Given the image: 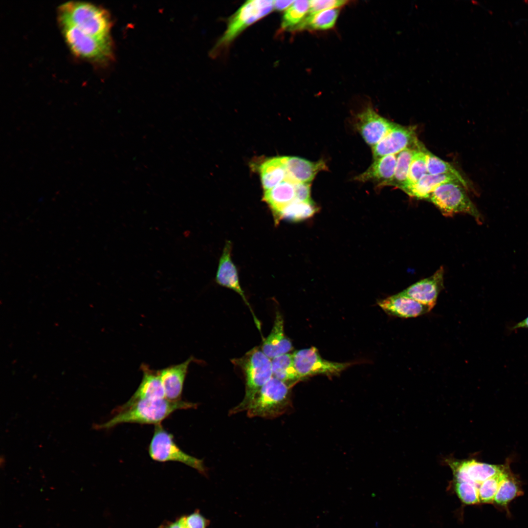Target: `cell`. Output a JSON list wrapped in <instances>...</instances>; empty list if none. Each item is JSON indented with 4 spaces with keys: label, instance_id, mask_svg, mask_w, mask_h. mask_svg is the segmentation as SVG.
Returning <instances> with one entry per match:
<instances>
[{
    "label": "cell",
    "instance_id": "6da1fadb",
    "mask_svg": "<svg viewBox=\"0 0 528 528\" xmlns=\"http://www.w3.org/2000/svg\"><path fill=\"white\" fill-rule=\"evenodd\" d=\"M197 407V404L179 400L160 399L128 400L114 412L113 417L102 423L92 425L95 430H109L117 425L132 423L141 424H159L178 410Z\"/></svg>",
    "mask_w": 528,
    "mask_h": 528
},
{
    "label": "cell",
    "instance_id": "7a4b0ae2",
    "mask_svg": "<svg viewBox=\"0 0 528 528\" xmlns=\"http://www.w3.org/2000/svg\"><path fill=\"white\" fill-rule=\"evenodd\" d=\"M58 13L60 24L73 26L98 39L110 38V16L101 7L86 2L69 1L62 4Z\"/></svg>",
    "mask_w": 528,
    "mask_h": 528
},
{
    "label": "cell",
    "instance_id": "3957f363",
    "mask_svg": "<svg viewBox=\"0 0 528 528\" xmlns=\"http://www.w3.org/2000/svg\"><path fill=\"white\" fill-rule=\"evenodd\" d=\"M243 373L245 393L242 401L233 408L231 414L245 411L261 388L272 377L271 359L260 347H255L242 357L231 360Z\"/></svg>",
    "mask_w": 528,
    "mask_h": 528
},
{
    "label": "cell",
    "instance_id": "277c9868",
    "mask_svg": "<svg viewBox=\"0 0 528 528\" xmlns=\"http://www.w3.org/2000/svg\"><path fill=\"white\" fill-rule=\"evenodd\" d=\"M290 388L272 376L246 407L247 415L251 418H272L283 415L291 405Z\"/></svg>",
    "mask_w": 528,
    "mask_h": 528
},
{
    "label": "cell",
    "instance_id": "5b68a950",
    "mask_svg": "<svg viewBox=\"0 0 528 528\" xmlns=\"http://www.w3.org/2000/svg\"><path fill=\"white\" fill-rule=\"evenodd\" d=\"M466 190L459 182H446L437 187L428 200L433 203L445 217H452L459 213L466 214L481 222V214L470 199Z\"/></svg>",
    "mask_w": 528,
    "mask_h": 528
},
{
    "label": "cell",
    "instance_id": "8992f818",
    "mask_svg": "<svg viewBox=\"0 0 528 528\" xmlns=\"http://www.w3.org/2000/svg\"><path fill=\"white\" fill-rule=\"evenodd\" d=\"M148 452L154 461L181 462L204 475L206 474L203 460L191 456L180 449L175 442L173 435L164 429L161 424L155 426Z\"/></svg>",
    "mask_w": 528,
    "mask_h": 528
},
{
    "label": "cell",
    "instance_id": "52a82bcc",
    "mask_svg": "<svg viewBox=\"0 0 528 528\" xmlns=\"http://www.w3.org/2000/svg\"><path fill=\"white\" fill-rule=\"evenodd\" d=\"M66 42L78 57L90 62L105 61L111 56L110 38L98 39L68 24H60Z\"/></svg>",
    "mask_w": 528,
    "mask_h": 528
},
{
    "label": "cell",
    "instance_id": "ba28073f",
    "mask_svg": "<svg viewBox=\"0 0 528 528\" xmlns=\"http://www.w3.org/2000/svg\"><path fill=\"white\" fill-rule=\"evenodd\" d=\"M273 0H250L243 3L230 18L226 30L217 43L215 50L228 45L244 29L269 14Z\"/></svg>",
    "mask_w": 528,
    "mask_h": 528
},
{
    "label": "cell",
    "instance_id": "9c48e42d",
    "mask_svg": "<svg viewBox=\"0 0 528 528\" xmlns=\"http://www.w3.org/2000/svg\"><path fill=\"white\" fill-rule=\"evenodd\" d=\"M293 354L294 368L300 380L316 374L334 375L350 365L322 358L314 347L296 351Z\"/></svg>",
    "mask_w": 528,
    "mask_h": 528
},
{
    "label": "cell",
    "instance_id": "30bf717a",
    "mask_svg": "<svg viewBox=\"0 0 528 528\" xmlns=\"http://www.w3.org/2000/svg\"><path fill=\"white\" fill-rule=\"evenodd\" d=\"M418 140L415 128L396 124L375 145L372 147L374 159L389 155H396L408 148H417Z\"/></svg>",
    "mask_w": 528,
    "mask_h": 528
},
{
    "label": "cell",
    "instance_id": "8fae6325",
    "mask_svg": "<svg viewBox=\"0 0 528 528\" xmlns=\"http://www.w3.org/2000/svg\"><path fill=\"white\" fill-rule=\"evenodd\" d=\"M396 124L381 116L371 107L358 113L354 121L356 130L366 143L372 147L378 143Z\"/></svg>",
    "mask_w": 528,
    "mask_h": 528
},
{
    "label": "cell",
    "instance_id": "7c38bea8",
    "mask_svg": "<svg viewBox=\"0 0 528 528\" xmlns=\"http://www.w3.org/2000/svg\"><path fill=\"white\" fill-rule=\"evenodd\" d=\"M444 269L440 266L432 275L422 279L398 293L428 306H435L438 296L443 288Z\"/></svg>",
    "mask_w": 528,
    "mask_h": 528
},
{
    "label": "cell",
    "instance_id": "4fadbf2b",
    "mask_svg": "<svg viewBox=\"0 0 528 528\" xmlns=\"http://www.w3.org/2000/svg\"><path fill=\"white\" fill-rule=\"evenodd\" d=\"M232 248V243L227 241L220 258L216 277V282L221 286L233 290L241 296L246 305L250 308L255 323L259 330H260L259 321L253 313L244 293L241 287L237 269L231 259Z\"/></svg>",
    "mask_w": 528,
    "mask_h": 528
},
{
    "label": "cell",
    "instance_id": "5bb4252c",
    "mask_svg": "<svg viewBox=\"0 0 528 528\" xmlns=\"http://www.w3.org/2000/svg\"><path fill=\"white\" fill-rule=\"evenodd\" d=\"M378 305L387 313L402 318L418 317L432 309L428 306L398 293L379 301Z\"/></svg>",
    "mask_w": 528,
    "mask_h": 528
},
{
    "label": "cell",
    "instance_id": "9a60e30c",
    "mask_svg": "<svg viewBox=\"0 0 528 528\" xmlns=\"http://www.w3.org/2000/svg\"><path fill=\"white\" fill-rule=\"evenodd\" d=\"M192 360V357H190L180 364L159 371L166 399L172 401L181 400L188 367Z\"/></svg>",
    "mask_w": 528,
    "mask_h": 528
},
{
    "label": "cell",
    "instance_id": "2e32d148",
    "mask_svg": "<svg viewBox=\"0 0 528 528\" xmlns=\"http://www.w3.org/2000/svg\"><path fill=\"white\" fill-rule=\"evenodd\" d=\"M396 158V154L374 159L367 170L354 179L363 182L372 181L379 186L390 185L395 175Z\"/></svg>",
    "mask_w": 528,
    "mask_h": 528
},
{
    "label": "cell",
    "instance_id": "e0dca14e",
    "mask_svg": "<svg viewBox=\"0 0 528 528\" xmlns=\"http://www.w3.org/2000/svg\"><path fill=\"white\" fill-rule=\"evenodd\" d=\"M286 179L294 183H310L319 172L327 169L323 160L312 162L296 156H286Z\"/></svg>",
    "mask_w": 528,
    "mask_h": 528
},
{
    "label": "cell",
    "instance_id": "ac0fdd59",
    "mask_svg": "<svg viewBox=\"0 0 528 528\" xmlns=\"http://www.w3.org/2000/svg\"><path fill=\"white\" fill-rule=\"evenodd\" d=\"M293 349L292 343L286 335L284 330V319L279 312L276 313L272 330L264 340L261 349L270 359L287 353Z\"/></svg>",
    "mask_w": 528,
    "mask_h": 528
},
{
    "label": "cell",
    "instance_id": "d6986e66",
    "mask_svg": "<svg viewBox=\"0 0 528 528\" xmlns=\"http://www.w3.org/2000/svg\"><path fill=\"white\" fill-rule=\"evenodd\" d=\"M142 368L143 372L142 381L129 400L160 399L165 398L159 371H154L145 366Z\"/></svg>",
    "mask_w": 528,
    "mask_h": 528
},
{
    "label": "cell",
    "instance_id": "ffe728a7",
    "mask_svg": "<svg viewBox=\"0 0 528 528\" xmlns=\"http://www.w3.org/2000/svg\"><path fill=\"white\" fill-rule=\"evenodd\" d=\"M286 156L273 157L260 165L259 171L264 191L274 188L286 179Z\"/></svg>",
    "mask_w": 528,
    "mask_h": 528
},
{
    "label": "cell",
    "instance_id": "44dd1931",
    "mask_svg": "<svg viewBox=\"0 0 528 528\" xmlns=\"http://www.w3.org/2000/svg\"><path fill=\"white\" fill-rule=\"evenodd\" d=\"M294 184L286 179L274 188L264 191L263 200L269 205L273 215L295 200Z\"/></svg>",
    "mask_w": 528,
    "mask_h": 528
},
{
    "label": "cell",
    "instance_id": "7402d4cb",
    "mask_svg": "<svg viewBox=\"0 0 528 528\" xmlns=\"http://www.w3.org/2000/svg\"><path fill=\"white\" fill-rule=\"evenodd\" d=\"M317 208L313 201L306 202L294 200L282 208L273 215L275 223L278 224L281 220L298 221L312 216Z\"/></svg>",
    "mask_w": 528,
    "mask_h": 528
},
{
    "label": "cell",
    "instance_id": "603a6c76",
    "mask_svg": "<svg viewBox=\"0 0 528 528\" xmlns=\"http://www.w3.org/2000/svg\"><path fill=\"white\" fill-rule=\"evenodd\" d=\"M450 181L460 183L457 178L451 175H431L428 173L418 181L408 195L418 199L428 200L437 187Z\"/></svg>",
    "mask_w": 528,
    "mask_h": 528
},
{
    "label": "cell",
    "instance_id": "cb8c5ba5",
    "mask_svg": "<svg viewBox=\"0 0 528 528\" xmlns=\"http://www.w3.org/2000/svg\"><path fill=\"white\" fill-rule=\"evenodd\" d=\"M271 364L272 376L290 387L300 380L294 368L292 354L287 353L276 357L271 359Z\"/></svg>",
    "mask_w": 528,
    "mask_h": 528
},
{
    "label": "cell",
    "instance_id": "d4e9b609",
    "mask_svg": "<svg viewBox=\"0 0 528 528\" xmlns=\"http://www.w3.org/2000/svg\"><path fill=\"white\" fill-rule=\"evenodd\" d=\"M339 13V9L322 11L311 15H307L304 20L293 31L304 29L326 30L335 25Z\"/></svg>",
    "mask_w": 528,
    "mask_h": 528
},
{
    "label": "cell",
    "instance_id": "484cf974",
    "mask_svg": "<svg viewBox=\"0 0 528 528\" xmlns=\"http://www.w3.org/2000/svg\"><path fill=\"white\" fill-rule=\"evenodd\" d=\"M426 149L420 143L416 149L409 168L408 182L405 191L407 195L427 171V155Z\"/></svg>",
    "mask_w": 528,
    "mask_h": 528
},
{
    "label": "cell",
    "instance_id": "4316f807",
    "mask_svg": "<svg viewBox=\"0 0 528 528\" xmlns=\"http://www.w3.org/2000/svg\"><path fill=\"white\" fill-rule=\"evenodd\" d=\"M418 147L407 148L398 154L395 175L390 185L395 186L405 192L407 185L410 166Z\"/></svg>",
    "mask_w": 528,
    "mask_h": 528
},
{
    "label": "cell",
    "instance_id": "83f0119b",
    "mask_svg": "<svg viewBox=\"0 0 528 528\" xmlns=\"http://www.w3.org/2000/svg\"><path fill=\"white\" fill-rule=\"evenodd\" d=\"M309 9V0H294L283 15L281 28L293 31L304 20Z\"/></svg>",
    "mask_w": 528,
    "mask_h": 528
},
{
    "label": "cell",
    "instance_id": "f1b7e54d",
    "mask_svg": "<svg viewBox=\"0 0 528 528\" xmlns=\"http://www.w3.org/2000/svg\"><path fill=\"white\" fill-rule=\"evenodd\" d=\"M466 463L470 479L479 486L486 480L504 470L501 466L480 462L474 460L466 461Z\"/></svg>",
    "mask_w": 528,
    "mask_h": 528
},
{
    "label": "cell",
    "instance_id": "f546056e",
    "mask_svg": "<svg viewBox=\"0 0 528 528\" xmlns=\"http://www.w3.org/2000/svg\"><path fill=\"white\" fill-rule=\"evenodd\" d=\"M427 155V171L431 175H449L453 176L459 180L461 184L467 190L468 184L460 172L450 163L441 159L426 149Z\"/></svg>",
    "mask_w": 528,
    "mask_h": 528
},
{
    "label": "cell",
    "instance_id": "4dcf8cb0",
    "mask_svg": "<svg viewBox=\"0 0 528 528\" xmlns=\"http://www.w3.org/2000/svg\"><path fill=\"white\" fill-rule=\"evenodd\" d=\"M507 476L504 470L482 483L478 489L480 502L493 503L500 484Z\"/></svg>",
    "mask_w": 528,
    "mask_h": 528
},
{
    "label": "cell",
    "instance_id": "1f68e13d",
    "mask_svg": "<svg viewBox=\"0 0 528 528\" xmlns=\"http://www.w3.org/2000/svg\"><path fill=\"white\" fill-rule=\"evenodd\" d=\"M521 493L516 481L507 475L500 484L493 502L500 506H506Z\"/></svg>",
    "mask_w": 528,
    "mask_h": 528
},
{
    "label": "cell",
    "instance_id": "d6a6232c",
    "mask_svg": "<svg viewBox=\"0 0 528 528\" xmlns=\"http://www.w3.org/2000/svg\"><path fill=\"white\" fill-rule=\"evenodd\" d=\"M478 487L468 482H456L455 489L458 496L466 505L480 503Z\"/></svg>",
    "mask_w": 528,
    "mask_h": 528
},
{
    "label": "cell",
    "instance_id": "836d02e7",
    "mask_svg": "<svg viewBox=\"0 0 528 528\" xmlns=\"http://www.w3.org/2000/svg\"><path fill=\"white\" fill-rule=\"evenodd\" d=\"M177 520L182 528H207L210 524V521L198 509L190 514L181 516Z\"/></svg>",
    "mask_w": 528,
    "mask_h": 528
},
{
    "label": "cell",
    "instance_id": "e575fe53",
    "mask_svg": "<svg viewBox=\"0 0 528 528\" xmlns=\"http://www.w3.org/2000/svg\"><path fill=\"white\" fill-rule=\"evenodd\" d=\"M347 0H309V9L307 15L338 8L345 5Z\"/></svg>",
    "mask_w": 528,
    "mask_h": 528
},
{
    "label": "cell",
    "instance_id": "d590c367",
    "mask_svg": "<svg viewBox=\"0 0 528 528\" xmlns=\"http://www.w3.org/2000/svg\"><path fill=\"white\" fill-rule=\"evenodd\" d=\"M448 462L453 471L456 482H468L479 487L471 481L467 474L466 461L459 462L449 460Z\"/></svg>",
    "mask_w": 528,
    "mask_h": 528
},
{
    "label": "cell",
    "instance_id": "8d00e7d4",
    "mask_svg": "<svg viewBox=\"0 0 528 528\" xmlns=\"http://www.w3.org/2000/svg\"><path fill=\"white\" fill-rule=\"evenodd\" d=\"M294 185L295 200L306 202L313 201L310 198V183H296Z\"/></svg>",
    "mask_w": 528,
    "mask_h": 528
},
{
    "label": "cell",
    "instance_id": "74e56055",
    "mask_svg": "<svg viewBox=\"0 0 528 528\" xmlns=\"http://www.w3.org/2000/svg\"><path fill=\"white\" fill-rule=\"evenodd\" d=\"M294 0H273V9L281 11L287 9Z\"/></svg>",
    "mask_w": 528,
    "mask_h": 528
},
{
    "label": "cell",
    "instance_id": "f35d334b",
    "mask_svg": "<svg viewBox=\"0 0 528 528\" xmlns=\"http://www.w3.org/2000/svg\"><path fill=\"white\" fill-rule=\"evenodd\" d=\"M158 528H182L177 519L174 521H166L160 525Z\"/></svg>",
    "mask_w": 528,
    "mask_h": 528
},
{
    "label": "cell",
    "instance_id": "ab89813d",
    "mask_svg": "<svg viewBox=\"0 0 528 528\" xmlns=\"http://www.w3.org/2000/svg\"><path fill=\"white\" fill-rule=\"evenodd\" d=\"M512 328L513 329H517L519 328L528 329V316L521 322L516 324Z\"/></svg>",
    "mask_w": 528,
    "mask_h": 528
}]
</instances>
